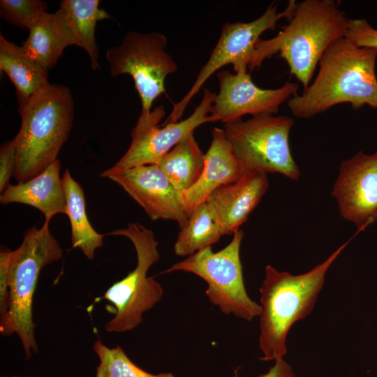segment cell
I'll return each mask as SVG.
<instances>
[{
  "label": "cell",
  "mask_w": 377,
  "mask_h": 377,
  "mask_svg": "<svg viewBox=\"0 0 377 377\" xmlns=\"http://www.w3.org/2000/svg\"><path fill=\"white\" fill-rule=\"evenodd\" d=\"M50 221L25 233L20 246L11 251L8 282L10 295L8 336L19 337L27 359L38 348L33 321V297L42 269L63 257L58 241L52 235Z\"/></svg>",
  "instance_id": "5"
},
{
  "label": "cell",
  "mask_w": 377,
  "mask_h": 377,
  "mask_svg": "<svg viewBox=\"0 0 377 377\" xmlns=\"http://www.w3.org/2000/svg\"><path fill=\"white\" fill-rule=\"evenodd\" d=\"M47 8L41 0H1L0 14L7 22L28 29L45 13Z\"/></svg>",
  "instance_id": "25"
},
{
  "label": "cell",
  "mask_w": 377,
  "mask_h": 377,
  "mask_svg": "<svg viewBox=\"0 0 377 377\" xmlns=\"http://www.w3.org/2000/svg\"><path fill=\"white\" fill-rule=\"evenodd\" d=\"M295 1H290L286 8L277 13V3L272 2L258 18L249 22H227L223 25L218 42L208 60L186 95L177 103L163 124L179 121L193 96L205 82L217 71L232 64L235 73L246 72L255 52V45L260 35L274 29L281 18L292 13Z\"/></svg>",
  "instance_id": "11"
},
{
  "label": "cell",
  "mask_w": 377,
  "mask_h": 377,
  "mask_svg": "<svg viewBox=\"0 0 377 377\" xmlns=\"http://www.w3.org/2000/svg\"><path fill=\"white\" fill-rule=\"evenodd\" d=\"M17 145L15 138L3 143L0 149V192L10 184L17 167Z\"/></svg>",
  "instance_id": "28"
},
{
  "label": "cell",
  "mask_w": 377,
  "mask_h": 377,
  "mask_svg": "<svg viewBox=\"0 0 377 377\" xmlns=\"http://www.w3.org/2000/svg\"><path fill=\"white\" fill-rule=\"evenodd\" d=\"M293 124L286 116L260 114L224 124L223 130L235 156L247 170L280 173L297 181L300 170L289 145Z\"/></svg>",
  "instance_id": "8"
},
{
  "label": "cell",
  "mask_w": 377,
  "mask_h": 377,
  "mask_svg": "<svg viewBox=\"0 0 377 377\" xmlns=\"http://www.w3.org/2000/svg\"><path fill=\"white\" fill-rule=\"evenodd\" d=\"M205 162V154L199 147L192 132L156 165L183 194L197 182L202 172Z\"/></svg>",
  "instance_id": "21"
},
{
  "label": "cell",
  "mask_w": 377,
  "mask_h": 377,
  "mask_svg": "<svg viewBox=\"0 0 377 377\" xmlns=\"http://www.w3.org/2000/svg\"><path fill=\"white\" fill-rule=\"evenodd\" d=\"M98 6V0H63L59 8L75 37L77 46L88 54L93 70L99 69V52L95 38L96 23L111 18Z\"/></svg>",
  "instance_id": "22"
},
{
  "label": "cell",
  "mask_w": 377,
  "mask_h": 377,
  "mask_svg": "<svg viewBox=\"0 0 377 377\" xmlns=\"http://www.w3.org/2000/svg\"><path fill=\"white\" fill-rule=\"evenodd\" d=\"M244 232L238 230L230 242L214 252L206 247L175 263L163 273L182 271L194 274L207 283L205 294L209 302L226 315L251 321L259 317L260 304L249 296L244 281L240 246Z\"/></svg>",
  "instance_id": "7"
},
{
  "label": "cell",
  "mask_w": 377,
  "mask_h": 377,
  "mask_svg": "<svg viewBox=\"0 0 377 377\" xmlns=\"http://www.w3.org/2000/svg\"><path fill=\"white\" fill-rule=\"evenodd\" d=\"M62 183L66 199V215L71 227V243L91 260L96 249L103 246L104 235L97 232L88 219L84 193L81 185L66 169Z\"/></svg>",
  "instance_id": "20"
},
{
  "label": "cell",
  "mask_w": 377,
  "mask_h": 377,
  "mask_svg": "<svg viewBox=\"0 0 377 377\" xmlns=\"http://www.w3.org/2000/svg\"><path fill=\"white\" fill-rule=\"evenodd\" d=\"M18 110L22 124L14 138L17 156L14 177L22 183L57 160L72 128L74 103L67 87L50 84Z\"/></svg>",
  "instance_id": "4"
},
{
  "label": "cell",
  "mask_w": 377,
  "mask_h": 377,
  "mask_svg": "<svg viewBox=\"0 0 377 377\" xmlns=\"http://www.w3.org/2000/svg\"><path fill=\"white\" fill-rule=\"evenodd\" d=\"M60 168L57 159L29 180L9 184L1 193V205L17 202L32 206L44 214L47 221H50L57 214H66V199Z\"/></svg>",
  "instance_id": "17"
},
{
  "label": "cell",
  "mask_w": 377,
  "mask_h": 377,
  "mask_svg": "<svg viewBox=\"0 0 377 377\" xmlns=\"http://www.w3.org/2000/svg\"><path fill=\"white\" fill-rule=\"evenodd\" d=\"M21 46L24 54L46 71L57 64L64 49L77 45L75 37L62 12L45 13L29 29Z\"/></svg>",
  "instance_id": "18"
},
{
  "label": "cell",
  "mask_w": 377,
  "mask_h": 377,
  "mask_svg": "<svg viewBox=\"0 0 377 377\" xmlns=\"http://www.w3.org/2000/svg\"><path fill=\"white\" fill-rule=\"evenodd\" d=\"M0 70L15 87L19 110L40 91L50 84L47 71L29 58L21 46L0 35Z\"/></svg>",
  "instance_id": "19"
},
{
  "label": "cell",
  "mask_w": 377,
  "mask_h": 377,
  "mask_svg": "<svg viewBox=\"0 0 377 377\" xmlns=\"http://www.w3.org/2000/svg\"><path fill=\"white\" fill-rule=\"evenodd\" d=\"M93 349L99 359L95 377H175L170 372L153 374L144 371L136 366L119 346L110 348L98 339Z\"/></svg>",
  "instance_id": "24"
},
{
  "label": "cell",
  "mask_w": 377,
  "mask_h": 377,
  "mask_svg": "<svg viewBox=\"0 0 377 377\" xmlns=\"http://www.w3.org/2000/svg\"><path fill=\"white\" fill-rule=\"evenodd\" d=\"M268 188L266 173L247 170L237 181L216 188L207 203L222 236L233 235L245 223Z\"/></svg>",
  "instance_id": "15"
},
{
  "label": "cell",
  "mask_w": 377,
  "mask_h": 377,
  "mask_svg": "<svg viewBox=\"0 0 377 377\" xmlns=\"http://www.w3.org/2000/svg\"><path fill=\"white\" fill-rule=\"evenodd\" d=\"M166 37L157 31H130L119 45L109 48L106 59L112 77L130 75L142 103V113L151 110L154 101L165 93V81L178 66L165 49Z\"/></svg>",
  "instance_id": "9"
},
{
  "label": "cell",
  "mask_w": 377,
  "mask_h": 377,
  "mask_svg": "<svg viewBox=\"0 0 377 377\" xmlns=\"http://www.w3.org/2000/svg\"><path fill=\"white\" fill-rule=\"evenodd\" d=\"M106 235L128 238L137 254L134 269L96 299L106 300L114 306V317L105 324L104 329L108 332H124L141 324L144 313L151 309L163 297L161 285L147 276L150 267L160 258L158 242L151 230L137 223H128L127 228Z\"/></svg>",
  "instance_id": "6"
},
{
  "label": "cell",
  "mask_w": 377,
  "mask_h": 377,
  "mask_svg": "<svg viewBox=\"0 0 377 377\" xmlns=\"http://www.w3.org/2000/svg\"><path fill=\"white\" fill-rule=\"evenodd\" d=\"M350 239L323 263L302 274L293 275L279 272L271 265L265 267V279L259 289V347L263 360L276 361L286 355L289 330L296 322L311 313L327 270Z\"/></svg>",
  "instance_id": "3"
},
{
  "label": "cell",
  "mask_w": 377,
  "mask_h": 377,
  "mask_svg": "<svg viewBox=\"0 0 377 377\" xmlns=\"http://www.w3.org/2000/svg\"><path fill=\"white\" fill-rule=\"evenodd\" d=\"M14 377H17V376H14Z\"/></svg>",
  "instance_id": "30"
},
{
  "label": "cell",
  "mask_w": 377,
  "mask_h": 377,
  "mask_svg": "<svg viewBox=\"0 0 377 377\" xmlns=\"http://www.w3.org/2000/svg\"><path fill=\"white\" fill-rule=\"evenodd\" d=\"M11 251L7 249L0 252V331L8 336L10 295L8 282V270Z\"/></svg>",
  "instance_id": "26"
},
{
  "label": "cell",
  "mask_w": 377,
  "mask_h": 377,
  "mask_svg": "<svg viewBox=\"0 0 377 377\" xmlns=\"http://www.w3.org/2000/svg\"><path fill=\"white\" fill-rule=\"evenodd\" d=\"M219 91L210 112L213 122L223 124L242 119L246 114H276L279 107L296 95L298 85L286 82L277 89L256 86L249 73L221 71L217 73Z\"/></svg>",
  "instance_id": "12"
},
{
  "label": "cell",
  "mask_w": 377,
  "mask_h": 377,
  "mask_svg": "<svg viewBox=\"0 0 377 377\" xmlns=\"http://www.w3.org/2000/svg\"><path fill=\"white\" fill-rule=\"evenodd\" d=\"M288 20L276 36L257 41L248 69L259 68L265 59L279 53L305 89L329 45L346 37L349 18L334 0H304L295 2Z\"/></svg>",
  "instance_id": "2"
},
{
  "label": "cell",
  "mask_w": 377,
  "mask_h": 377,
  "mask_svg": "<svg viewBox=\"0 0 377 377\" xmlns=\"http://www.w3.org/2000/svg\"><path fill=\"white\" fill-rule=\"evenodd\" d=\"M154 221L171 220L182 228L188 216L182 194L156 164L140 165L111 175Z\"/></svg>",
  "instance_id": "14"
},
{
  "label": "cell",
  "mask_w": 377,
  "mask_h": 377,
  "mask_svg": "<svg viewBox=\"0 0 377 377\" xmlns=\"http://www.w3.org/2000/svg\"><path fill=\"white\" fill-rule=\"evenodd\" d=\"M222 236L206 202L198 206L181 230L174 244L178 256H189L206 247L212 246Z\"/></svg>",
  "instance_id": "23"
},
{
  "label": "cell",
  "mask_w": 377,
  "mask_h": 377,
  "mask_svg": "<svg viewBox=\"0 0 377 377\" xmlns=\"http://www.w3.org/2000/svg\"><path fill=\"white\" fill-rule=\"evenodd\" d=\"M376 58L377 48L359 47L346 37L335 40L320 58L312 84L288 100L291 112L308 119L341 103L377 109Z\"/></svg>",
  "instance_id": "1"
},
{
  "label": "cell",
  "mask_w": 377,
  "mask_h": 377,
  "mask_svg": "<svg viewBox=\"0 0 377 377\" xmlns=\"http://www.w3.org/2000/svg\"><path fill=\"white\" fill-rule=\"evenodd\" d=\"M216 94L204 89L200 104L186 119L167 124L159 123L165 117L163 105L148 113L140 114L131 131V142L123 156L110 168L103 171L102 177L119 173L129 168L157 164L175 145L198 126L213 122L210 112Z\"/></svg>",
  "instance_id": "10"
},
{
  "label": "cell",
  "mask_w": 377,
  "mask_h": 377,
  "mask_svg": "<svg viewBox=\"0 0 377 377\" xmlns=\"http://www.w3.org/2000/svg\"><path fill=\"white\" fill-rule=\"evenodd\" d=\"M258 377H295L293 369L283 358L274 361L269 371Z\"/></svg>",
  "instance_id": "29"
},
{
  "label": "cell",
  "mask_w": 377,
  "mask_h": 377,
  "mask_svg": "<svg viewBox=\"0 0 377 377\" xmlns=\"http://www.w3.org/2000/svg\"><path fill=\"white\" fill-rule=\"evenodd\" d=\"M332 195L342 217L359 232L377 219V149L371 155L360 151L341 162Z\"/></svg>",
  "instance_id": "13"
},
{
  "label": "cell",
  "mask_w": 377,
  "mask_h": 377,
  "mask_svg": "<svg viewBox=\"0 0 377 377\" xmlns=\"http://www.w3.org/2000/svg\"><path fill=\"white\" fill-rule=\"evenodd\" d=\"M211 135L202 172L197 182L182 194L188 217L216 188L237 181L247 170L235 156L223 128H214Z\"/></svg>",
  "instance_id": "16"
},
{
  "label": "cell",
  "mask_w": 377,
  "mask_h": 377,
  "mask_svg": "<svg viewBox=\"0 0 377 377\" xmlns=\"http://www.w3.org/2000/svg\"><path fill=\"white\" fill-rule=\"evenodd\" d=\"M346 38L359 47L377 48V29L365 19H349Z\"/></svg>",
  "instance_id": "27"
}]
</instances>
